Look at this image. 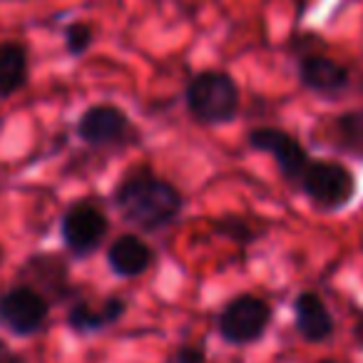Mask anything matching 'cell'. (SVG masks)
<instances>
[{"mask_svg":"<svg viewBox=\"0 0 363 363\" xmlns=\"http://www.w3.org/2000/svg\"><path fill=\"white\" fill-rule=\"evenodd\" d=\"M112 204L127 224L142 232H160L179 219L184 194L152 169H137L112 189Z\"/></svg>","mask_w":363,"mask_h":363,"instance_id":"1","label":"cell"},{"mask_svg":"<svg viewBox=\"0 0 363 363\" xmlns=\"http://www.w3.org/2000/svg\"><path fill=\"white\" fill-rule=\"evenodd\" d=\"M184 105L194 122L204 127L229 125L237 120L242 107V92L229 72L202 70L192 75L184 87Z\"/></svg>","mask_w":363,"mask_h":363,"instance_id":"2","label":"cell"},{"mask_svg":"<svg viewBox=\"0 0 363 363\" xmlns=\"http://www.w3.org/2000/svg\"><path fill=\"white\" fill-rule=\"evenodd\" d=\"M356 174L346 164L333 160L311 162L298 182V189L308 204L323 214L346 209L356 197Z\"/></svg>","mask_w":363,"mask_h":363,"instance_id":"3","label":"cell"},{"mask_svg":"<svg viewBox=\"0 0 363 363\" xmlns=\"http://www.w3.org/2000/svg\"><path fill=\"white\" fill-rule=\"evenodd\" d=\"M82 145L92 150H120L140 145V130L127 117V112L110 102L87 107L75 125Z\"/></svg>","mask_w":363,"mask_h":363,"instance_id":"4","label":"cell"},{"mask_svg":"<svg viewBox=\"0 0 363 363\" xmlns=\"http://www.w3.org/2000/svg\"><path fill=\"white\" fill-rule=\"evenodd\" d=\"M107 232H110V219L107 214L90 199L72 202L62 212L60 219V237L67 252L75 257H90L102 247Z\"/></svg>","mask_w":363,"mask_h":363,"instance_id":"5","label":"cell"},{"mask_svg":"<svg viewBox=\"0 0 363 363\" xmlns=\"http://www.w3.org/2000/svg\"><path fill=\"white\" fill-rule=\"evenodd\" d=\"M247 145L254 152L272 155L281 179L289 182V184H296V187L298 182H301L303 172H306V167L311 164L306 147L291 132L281 130V127H254L247 135Z\"/></svg>","mask_w":363,"mask_h":363,"instance_id":"6","label":"cell"},{"mask_svg":"<svg viewBox=\"0 0 363 363\" xmlns=\"http://www.w3.org/2000/svg\"><path fill=\"white\" fill-rule=\"evenodd\" d=\"M269 323H272V306L252 294L232 298L219 313V333L224 341L237 346L259 341L267 333Z\"/></svg>","mask_w":363,"mask_h":363,"instance_id":"7","label":"cell"},{"mask_svg":"<svg viewBox=\"0 0 363 363\" xmlns=\"http://www.w3.org/2000/svg\"><path fill=\"white\" fill-rule=\"evenodd\" d=\"M48 313V298L33 286H13L0 296V323L18 336L40 331Z\"/></svg>","mask_w":363,"mask_h":363,"instance_id":"8","label":"cell"},{"mask_svg":"<svg viewBox=\"0 0 363 363\" xmlns=\"http://www.w3.org/2000/svg\"><path fill=\"white\" fill-rule=\"evenodd\" d=\"M296 75L303 90L313 92V95L323 97V100H336L351 85V70L343 62L321 55V52L298 57Z\"/></svg>","mask_w":363,"mask_h":363,"instance_id":"9","label":"cell"},{"mask_svg":"<svg viewBox=\"0 0 363 363\" xmlns=\"http://www.w3.org/2000/svg\"><path fill=\"white\" fill-rule=\"evenodd\" d=\"M152 262H155V252L137 234H122L107 249V264L122 279L142 277L152 267Z\"/></svg>","mask_w":363,"mask_h":363,"instance_id":"10","label":"cell"},{"mask_svg":"<svg viewBox=\"0 0 363 363\" xmlns=\"http://www.w3.org/2000/svg\"><path fill=\"white\" fill-rule=\"evenodd\" d=\"M294 323L296 331L301 333V338L311 343L326 341L333 333V318L328 313L326 303L321 301V296L313 291H303L294 301Z\"/></svg>","mask_w":363,"mask_h":363,"instance_id":"11","label":"cell"},{"mask_svg":"<svg viewBox=\"0 0 363 363\" xmlns=\"http://www.w3.org/2000/svg\"><path fill=\"white\" fill-rule=\"evenodd\" d=\"M30 55L21 43H0V100H11L28 85Z\"/></svg>","mask_w":363,"mask_h":363,"instance_id":"12","label":"cell"},{"mask_svg":"<svg viewBox=\"0 0 363 363\" xmlns=\"http://www.w3.org/2000/svg\"><path fill=\"white\" fill-rule=\"evenodd\" d=\"M127 311V303L117 296H110L100 308H92L90 301H77L72 303V308L67 311V323H70L75 331L90 333L100 331V328L112 326L115 321H120Z\"/></svg>","mask_w":363,"mask_h":363,"instance_id":"13","label":"cell"},{"mask_svg":"<svg viewBox=\"0 0 363 363\" xmlns=\"http://www.w3.org/2000/svg\"><path fill=\"white\" fill-rule=\"evenodd\" d=\"M333 137L338 152L363 160V107L341 112L333 122Z\"/></svg>","mask_w":363,"mask_h":363,"instance_id":"14","label":"cell"},{"mask_svg":"<svg viewBox=\"0 0 363 363\" xmlns=\"http://www.w3.org/2000/svg\"><path fill=\"white\" fill-rule=\"evenodd\" d=\"M62 40H65V50L72 57H82L95 43V28L85 21H72L62 30Z\"/></svg>","mask_w":363,"mask_h":363,"instance_id":"15","label":"cell"},{"mask_svg":"<svg viewBox=\"0 0 363 363\" xmlns=\"http://www.w3.org/2000/svg\"><path fill=\"white\" fill-rule=\"evenodd\" d=\"M214 232L224 239H232L237 244H252L259 239V229L254 227L249 219H242V217H222L214 222Z\"/></svg>","mask_w":363,"mask_h":363,"instance_id":"16","label":"cell"},{"mask_svg":"<svg viewBox=\"0 0 363 363\" xmlns=\"http://www.w3.org/2000/svg\"><path fill=\"white\" fill-rule=\"evenodd\" d=\"M174 363H204V351L197 346H182L174 356Z\"/></svg>","mask_w":363,"mask_h":363,"instance_id":"17","label":"cell"},{"mask_svg":"<svg viewBox=\"0 0 363 363\" xmlns=\"http://www.w3.org/2000/svg\"><path fill=\"white\" fill-rule=\"evenodd\" d=\"M0 363H23V361H21V356L8 346V343L0 341Z\"/></svg>","mask_w":363,"mask_h":363,"instance_id":"18","label":"cell"},{"mask_svg":"<svg viewBox=\"0 0 363 363\" xmlns=\"http://www.w3.org/2000/svg\"><path fill=\"white\" fill-rule=\"evenodd\" d=\"M353 336H356V343H358V346H363V313L358 316L356 326H353Z\"/></svg>","mask_w":363,"mask_h":363,"instance_id":"19","label":"cell"},{"mask_svg":"<svg viewBox=\"0 0 363 363\" xmlns=\"http://www.w3.org/2000/svg\"><path fill=\"white\" fill-rule=\"evenodd\" d=\"M321 363H336V361H321Z\"/></svg>","mask_w":363,"mask_h":363,"instance_id":"20","label":"cell"}]
</instances>
